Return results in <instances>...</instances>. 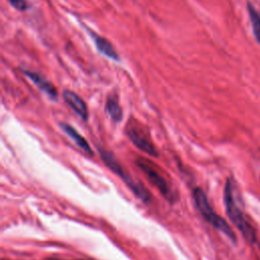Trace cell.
<instances>
[{
  "instance_id": "cell-1",
  "label": "cell",
  "mask_w": 260,
  "mask_h": 260,
  "mask_svg": "<svg viewBox=\"0 0 260 260\" xmlns=\"http://www.w3.org/2000/svg\"><path fill=\"white\" fill-rule=\"evenodd\" d=\"M223 201L225 205L226 214L231 219V221L241 232L242 236L245 238L247 242H249L250 244L255 243L256 241L255 230L249 223L243 210L237 204L235 199V193H234V185L230 179L226 180V183L224 185Z\"/></svg>"
},
{
  "instance_id": "cell-2",
  "label": "cell",
  "mask_w": 260,
  "mask_h": 260,
  "mask_svg": "<svg viewBox=\"0 0 260 260\" xmlns=\"http://www.w3.org/2000/svg\"><path fill=\"white\" fill-rule=\"evenodd\" d=\"M193 200L196 205L197 210L200 212L202 217L211 224L214 229L222 233L224 236H226L233 243L237 242V237L233 231V229L230 226V224L221 217L219 216L210 206L207 196L204 193V191L201 188H195L193 190Z\"/></svg>"
},
{
  "instance_id": "cell-3",
  "label": "cell",
  "mask_w": 260,
  "mask_h": 260,
  "mask_svg": "<svg viewBox=\"0 0 260 260\" xmlns=\"http://www.w3.org/2000/svg\"><path fill=\"white\" fill-rule=\"evenodd\" d=\"M100 155L102 160L105 162V165L112 171L114 172L116 175H118L124 182L125 184L132 190V192L139 197L143 202H149L150 201V194L148 193V191L139 183L135 182L130 175H128L124 169L122 168V166L117 161V159L114 157V155L109 152L108 150L102 149L100 148Z\"/></svg>"
},
{
  "instance_id": "cell-4",
  "label": "cell",
  "mask_w": 260,
  "mask_h": 260,
  "mask_svg": "<svg viewBox=\"0 0 260 260\" xmlns=\"http://www.w3.org/2000/svg\"><path fill=\"white\" fill-rule=\"evenodd\" d=\"M136 164L140 168V170L145 174L149 182L153 186H155V188L168 201L174 202L176 200L175 194L172 191L167 179L164 176H161L160 172L150 161L140 157L136 159Z\"/></svg>"
},
{
  "instance_id": "cell-5",
  "label": "cell",
  "mask_w": 260,
  "mask_h": 260,
  "mask_svg": "<svg viewBox=\"0 0 260 260\" xmlns=\"http://www.w3.org/2000/svg\"><path fill=\"white\" fill-rule=\"evenodd\" d=\"M126 133L128 138L132 141V143L142 150L143 152L147 153L150 156L156 157L158 155L156 147L153 145L149 137L139 128L133 125H128L126 128Z\"/></svg>"
},
{
  "instance_id": "cell-6",
  "label": "cell",
  "mask_w": 260,
  "mask_h": 260,
  "mask_svg": "<svg viewBox=\"0 0 260 260\" xmlns=\"http://www.w3.org/2000/svg\"><path fill=\"white\" fill-rule=\"evenodd\" d=\"M20 70L23 75H25L29 80H31V82L40 90L45 92L51 100L56 101L58 99V92L56 87L50 81H48L42 74H39L38 72L30 71L27 69H20Z\"/></svg>"
},
{
  "instance_id": "cell-7",
  "label": "cell",
  "mask_w": 260,
  "mask_h": 260,
  "mask_svg": "<svg viewBox=\"0 0 260 260\" xmlns=\"http://www.w3.org/2000/svg\"><path fill=\"white\" fill-rule=\"evenodd\" d=\"M81 24H82V26L84 27V29L87 31L88 36H90V38L92 39V41H93V43H94V45H95L98 51H99L101 54H103L104 56H106V57H108V58H110V59H112V60H114V61H117V62L120 61V58H119L118 53L116 52L115 48L113 47V45L110 43L109 40H107V39H105L104 37H102V36L95 34V32L92 31L90 28L86 27L83 23H81Z\"/></svg>"
},
{
  "instance_id": "cell-8",
  "label": "cell",
  "mask_w": 260,
  "mask_h": 260,
  "mask_svg": "<svg viewBox=\"0 0 260 260\" xmlns=\"http://www.w3.org/2000/svg\"><path fill=\"white\" fill-rule=\"evenodd\" d=\"M63 99L66 104L83 120L86 121L88 119V110L84 101L75 92L71 90L63 91Z\"/></svg>"
},
{
  "instance_id": "cell-9",
  "label": "cell",
  "mask_w": 260,
  "mask_h": 260,
  "mask_svg": "<svg viewBox=\"0 0 260 260\" xmlns=\"http://www.w3.org/2000/svg\"><path fill=\"white\" fill-rule=\"evenodd\" d=\"M60 127L61 129L68 135V137L70 139H72V141L81 149L83 150L85 153L89 154V155H92L93 152L91 150V147L90 145L88 144V142L86 141V139L80 135L72 126H70L69 124L67 123H64V122H60Z\"/></svg>"
},
{
  "instance_id": "cell-10",
  "label": "cell",
  "mask_w": 260,
  "mask_h": 260,
  "mask_svg": "<svg viewBox=\"0 0 260 260\" xmlns=\"http://www.w3.org/2000/svg\"><path fill=\"white\" fill-rule=\"evenodd\" d=\"M106 112L111 117V119L115 122H120L122 120L123 112L119 105L118 99L116 95L112 94L107 99L106 103Z\"/></svg>"
},
{
  "instance_id": "cell-11",
  "label": "cell",
  "mask_w": 260,
  "mask_h": 260,
  "mask_svg": "<svg viewBox=\"0 0 260 260\" xmlns=\"http://www.w3.org/2000/svg\"><path fill=\"white\" fill-rule=\"evenodd\" d=\"M247 7H248L250 20L252 23L254 36H255L257 42L260 44V13L255 9V7L250 2L247 3Z\"/></svg>"
},
{
  "instance_id": "cell-12",
  "label": "cell",
  "mask_w": 260,
  "mask_h": 260,
  "mask_svg": "<svg viewBox=\"0 0 260 260\" xmlns=\"http://www.w3.org/2000/svg\"><path fill=\"white\" fill-rule=\"evenodd\" d=\"M10 5L19 11H24L27 9V3L25 0H8Z\"/></svg>"
},
{
  "instance_id": "cell-13",
  "label": "cell",
  "mask_w": 260,
  "mask_h": 260,
  "mask_svg": "<svg viewBox=\"0 0 260 260\" xmlns=\"http://www.w3.org/2000/svg\"><path fill=\"white\" fill-rule=\"evenodd\" d=\"M3 260H5V259H3ZM48 260H51V259H48Z\"/></svg>"
}]
</instances>
